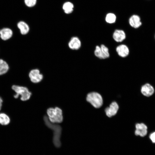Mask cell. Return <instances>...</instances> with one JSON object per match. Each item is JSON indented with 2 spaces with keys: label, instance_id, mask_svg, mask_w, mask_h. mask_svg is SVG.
<instances>
[{
  "label": "cell",
  "instance_id": "1",
  "mask_svg": "<svg viewBox=\"0 0 155 155\" xmlns=\"http://www.w3.org/2000/svg\"><path fill=\"white\" fill-rule=\"evenodd\" d=\"M44 120L46 126L53 131V142L55 147L59 148L61 145L60 138L61 134L62 128L58 124L51 122L48 117L44 116Z\"/></svg>",
  "mask_w": 155,
  "mask_h": 155
},
{
  "label": "cell",
  "instance_id": "2",
  "mask_svg": "<svg viewBox=\"0 0 155 155\" xmlns=\"http://www.w3.org/2000/svg\"><path fill=\"white\" fill-rule=\"evenodd\" d=\"M11 89L15 92L13 97L15 99H18L20 97L22 101L28 100L32 95L31 92L27 87L25 86L14 85L12 86Z\"/></svg>",
  "mask_w": 155,
  "mask_h": 155
},
{
  "label": "cell",
  "instance_id": "3",
  "mask_svg": "<svg viewBox=\"0 0 155 155\" xmlns=\"http://www.w3.org/2000/svg\"><path fill=\"white\" fill-rule=\"evenodd\" d=\"M49 120L53 123H60L63 121V117L62 110L58 107L50 108L47 110Z\"/></svg>",
  "mask_w": 155,
  "mask_h": 155
},
{
  "label": "cell",
  "instance_id": "4",
  "mask_svg": "<svg viewBox=\"0 0 155 155\" xmlns=\"http://www.w3.org/2000/svg\"><path fill=\"white\" fill-rule=\"evenodd\" d=\"M87 101L96 108L101 107L103 103L101 95L96 92H92L88 94L87 96Z\"/></svg>",
  "mask_w": 155,
  "mask_h": 155
},
{
  "label": "cell",
  "instance_id": "5",
  "mask_svg": "<svg viewBox=\"0 0 155 155\" xmlns=\"http://www.w3.org/2000/svg\"><path fill=\"white\" fill-rule=\"evenodd\" d=\"M28 76L31 82L34 83L40 82L43 78V75L40 73L39 70L37 69L31 70L29 73Z\"/></svg>",
  "mask_w": 155,
  "mask_h": 155
},
{
  "label": "cell",
  "instance_id": "6",
  "mask_svg": "<svg viewBox=\"0 0 155 155\" xmlns=\"http://www.w3.org/2000/svg\"><path fill=\"white\" fill-rule=\"evenodd\" d=\"M81 46L80 40L76 36H73L71 38L68 43L69 48L72 50H78L80 48Z\"/></svg>",
  "mask_w": 155,
  "mask_h": 155
},
{
  "label": "cell",
  "instance_id": "7",
  "mask_svg": "<svg viewBox=\"0 0 155 155\" xmlns=\"http://www.w3.org/2000/svg\"><path fill=\"white\" fill-rule=\"evenodd\" d=\"M136 130L135 134L136 135H140L144 137L146 135L147 133V126L143 123H137L135 125Z\"/></svg>",
  "mask_w": 155,
  "mask_h": 155
},
{
  "label": "cell",
  "instance_id": "8",
  "mask_svg": "<svg viewBox=\"0 0 155 155\" xmlns=\"http://www.w3.org/2000/svg\"><path fill=\"white\" fill-rule=\"evenodd\" d=\"M118 108L119 106L117 103L115 102H112L109 107L105 109L106 115L109 117H111L115 115L117 113Z\"/></svg>",
  "mask_w": 155,
  "mask_h": 155
},
{
  "label": "cell",
  "instance_id": "9",
  "mask_svg": "<svg viewBox=\"0 0 155 155\" xmlns=\"http://www.w3.org/2000/svg\"><path fill=\"white\" fill-rule=\"evenodd\" d=\"M13 34L12 30L9 28L4 27L0 30V37L4 40L10 39Z\"/></svg>",
  "mask_w": 155,
  "mask_h": 155
},
{
  "label": "cell",
  "instance_id": "10",
  "mask_svg": "<svg viewBox=\"0 0 155 155\" xmlns=\"http://www.w3.org/2000/svg\"><path fill=\"white\" fill-rule=\"evenodd\" d=\"M113 37L116 42H121L125 39L126 36L125 32L123 30L117 29L114 32Z\"/></svg>",
  "mask_w": 155,
  "mask_h": 155
},
{
  "label": "cell",
  "instance_id": "11",
  "mask_svg": "<svg viewBox=\"0 0 155 155\" xmlns=\"http://www.w3.org/2000/svg\"><path fill=\"white\" fill-rule=\"evenodd\" d=\"M116 51L118 55L122 57H125L127 56L129 52L128 47L124 44L118 46L116 48Z\"/></svg>",
  "mask_w": 155,
  "mask_h": 155
},
{
  "label": "cell",
  "instance_id": "12",
  "mask_svg": "<svg viewBox=\"0 0 155 155\" xmlns=\"http://www.w3.org/2000/svg\"><path fill=\"white\" fill-rule=\"evenodd\" d=\"M141 92L144 96L149 97L153 94L154 92V89L151 84L149 83H146L142 86Z\"/></svg>",
  "mask_w": 155,
  "mask_h": 155
},
{
  "label": "cell",
  "instance_id": "13",
  "mask_svg": "<svg viewBox=\"0 0 155 155\" xmlns=\"http://www.w3.org/2000/svg\"><path fill=\"white\" fill-rule=\"evenodd\" d=\"M129 22L130 26L135 28H139L142 24L140 17L136 15H133L131 16Z\"/></svg>",
  "mask_w": 155,
  "mask_h": 155
},
{
  "label": "cell",
  "instance_id": "14",
  "mask_svg": "<svg viewBox=\"0 0 155 155\" xmlns=\"http://www.w3.org/2000/svg\"><path fill=\"white\" fill-rule=\"evenodd\" d=\"M17 26L22 35L26 34L29 31V26L26 22L23 20L19 21L17 24Z\"/></svg>",
  "mask_w": 155,
  "mask_h": 155
},
{
  "label": "cell",
  "instance_id": "15",
  "mask_svg": "<svg viewBox=\"0 0 155 155\" xmlns=\"http://www.w3.org/2000/svg\"><path fill=\"white\" fill-rule=\"evenodd\" d=\"M10 117L6 113L0 112V125L3 126L9 125L11 122Z\"/></svg>",
  "mask_w": 155,
  "mask_h": 155
},
{
  "label": "cell",
  "instance_id": "16",
  "mask_svg": "<svg viewBox=\"0 0 155 155\" xmlns=\"http://www.w3.org/2000/svg\"><path fill=\"white\" fill-rule=\"evenodd\" d=\"M9 66L5 61L0 59V75L6 73L8 71Z\"/></svg>",
  "mask_w": 155,
  "mask_h": 155
},
{
  "label": "cell",
  "instance_id": "17",
  "mask_svg": "<svg viewBox=\"0 0 155 155\" xmlns=\"http://www.w3.org/2000/svg\"><path fill=\"white\" fill-rule=\"evenodd\" d=\"M73 4L69 2L65 3L63 6V8L64 11L67 14L71 13L73 11Z\"/></svg>",
  "mask_w": 155,
  "mask_h": 155
},
{
  "label": "cell",
  "instance_id": "18",
  "mask_svg": "<svg viewBox=\"0 0 155 155\" xmlns=\"http://www.w3.org/2000/svg\"><path fill=\"white\" fill-rule=\"evenodd\" d=\"M100 47L102 59H105L109 57L110 54L108 48L103 44H101Z\"/></svg>",
  "mask_w": 155,
  "mask_h": 155
},
{
  "label": "cell",
  "instance_id": "19",
  "mask_svg": "<svg viewBox=\"0 0 155 155\" xmlns=\"http://www.w3.org/2000/svg\"><path fill=\"white\" fill-rule=\"evenodd\" d=\"M116 16L113 13H110L106 15L105 20L106 22L109 24H113L115 23L116 20Z\"/></svg>",
  "mask_w": 155,
  "mask_h": 155
},
{
  "label": "cell",
  "instance_id": "20",
  "mask_svg": "<svg viewBox=\"0 0 155 155\" xmlns=\"http://www.w3.org/2000/svg\"><path fill=\"white\" fill-rule=\"evenodd\" d=\"M101 51L100 46H96L94 51V54L96 57L100 59H102Z\"/></svg>",
  "mask_w": 155,
  "mask_h": 155
},
{
  "label": "cell",
  "instance_id": "21",
  "mask_svg": "<svg viewBox=\"0 0 155 155\" xmlns=\"http://www.w3.org/2000/svg\"><path fill=\"white\" fill-rule=\"evenodd\" d=\"M36 2V0H24L25 5L27 7H30L34 6Z\"/></svg>",
  "mask_w": 155,
  "mask_h": 155
},
{
  "label": "cell",
  "instance_id": "22",
  "mask_svg": "<svg viewBox=\"0 0 155 155\" xmlns=\"http://www.w3.org/2000/svg\"><path fill=\"white\" fill-rule=\"evenodd\" d=\"M150 138L153 143H155V132L151 134Z\"/></svg>",
  "mask_w": 155,
  "mask_h": 155
},
{
  "label": "cell",
  "instance_id": "23",
  "mask_svg": "<svg viewBox=\"0 0 155 155\" xmlns=\"http://www.w3.org/2000/svg\"><path fill=\"white\" fill-rule=\"evenodd\" d=\"M3 100L2 98L0 96V111H1L3 106Z\"/></svg>",
  "mask_w": 155,
  "mask_h": 155
},
{
  "label": "cell",
  "instance_id": "24",
  "mask_svg": "<svg viewBox=\"0 0 155 155\" xmlns=\"http://www.w3.org/2000/svg\"><path fill=\"white\" fill-rule=\"evenodd\" d=\"M154 38H155V36H154Z\"/></svg>",
  "mask_w": 155,
  "mask_h": 155
}]
</instances>
